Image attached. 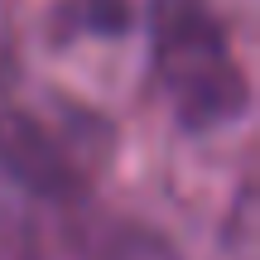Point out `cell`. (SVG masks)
Masks as SVG:
<instances>
[{
	"label": "cell",
	"mask_w": 260,
	"mask_h": 260,
	"mask_svg": "<svg viewBox=\"0 0 260 260\" xmlns=\"http://www.w3.org/2000/svg\"><path fill=\"white\" fill-rule=\"evenodd\" d=\"M154 77L174 106L178 125L217 130L251 111V77L232 53L212 0H154L149 5Z\"/></svg>",
	"instance_id": "1"
},
{
	"label": "cell",
	"mask_w": 260,
	"mask_h": 260,
	"mask_svg": "<svg viewBox=\"0 0 260 260\" xmlns=\"http://www.w3.org/2000/svg\"><path fill=\"white\" fill-rule=\"evenodd\" d=\"M111 159V121L73 96L0 111V174L29 198L82 193Z\"/></svg>",
	"instance_id": "2"
},
{
	"label": "cell",
	"mask_w": 260,
	"mask_h": 260,
	"mask_svg": "<svg viewBox=\"0 0 260 260\" xmlns=\"http://www.w3.org/2000/svg\"><path fill=\"white\" fill-rule=\"evenodd\" d=\"M135 24V0H58L48 29L58 44L73 39H116Z\"/></svg>",
	"instance_id": "3"
},
{
	"label": "cell",
	"mask_w": 260,
	"mask_h": 260,
	"mask_svg": "<svg viewBox=\"0 0 260 260\" xmlns=\"http://www.w3.org/2000/svg\"><path fill=\"white\" fill-rule=\"evenodd\" d=\"M96 260H178V255L169 251L154 232H140V226H116L111 236H102Z\"/></svg>",
	"instance_id": "4"
},
{
	"label": "cell",
	"mask_w": 260,
	"mask_h": 260,
	"mask_svg": "<svg viewBox=\"0 0 260 260\" xmlns=\"http://www.w3.org/2000/svg\"><path fill=\"white\" fill-rule=\"evenodd\" d=\"M19 73V24H15V0H0V92Z\"/></svg>",
	"instance_id": "5"
}]
</instances>
